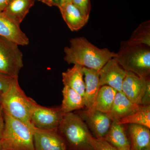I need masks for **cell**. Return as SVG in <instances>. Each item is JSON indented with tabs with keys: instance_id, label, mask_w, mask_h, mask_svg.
Masks as SVG:
<instances>
[{
	"instance_id": "obj_25",
	"label": "cell",
	"mask_w": 150,
	"mask_h": 150,
	"mask_svg": "<svg viewBox=\"0 0 150 150\" xmlns=\"http://www.w3.org/2000/svg\"><path fill=\"white\" fill-rule=\"evenodd\" d=\"M93 143L95 150H118L103 138L93 137Z\"/></svg>"
},
{
	"instance_id": "obj_28",
	"label": "cell",
	"mask_w": 150,
	"mask_h": 150,
	"mask_svg": "<svg viewBox=\"0 0 150 150\" xmlns=\"http://www.w3.org/2000/svg\"><path fill=\"white\" fill-rule=\"evenodd\" d=\"M5 124V113L4 108L0 103V140L1 139L2 136L4 129Z\"/></svg>"
},
{
	"instance_id": "obj_21",
	"label": "cell",
	"mask_w": 150,
	"mask_h": 150,
	"mask_svg": "<svg viewBox=\"0 0 150 150\" xmlns=\"http://www.w3.org/2000/svg\"><path fill=\"white\" fill-rule=\"evenodd\" d=\"M117 91L108 86H101L93 104L89 109L108 113L110 111Z\"/></svg>"
},
{
	"instance_id": "obj_29",
	"label": "cell",
	"mask_w": 150,
	"mask_h": 150,
	"mask_svg": "<svg viewBox=\"0 0 150 150\" xmlns=\"http://www.w3.org/2000/svg\"><path fill=\"white\" fill-rule=\"evenodd\" d=\"M40 1L49 6H54L58 8L61 6L62 3V0H40Z\"/></svg>"
},
{
	"instance_id": "obj_33",
	"label": "cell",
	"mask_w": 150,
	"mask_h": 150,
	"mask_svg": "<svg viewBox=\"0 0 150 150\" xmlns=\"http://www.w3.org/2000/svg\"><path fill=\"white\" fill-rule=\"evenodd\" d=\"M33 1H40V0H33Z\"/></svg>"
},
{
	"instance_id": "obj_15",
	"label": "cell",
	"mask_w": 150,
	"mask_h": 150,
	"mask_svg": "<svg viewBox=\"0 0 150 150\" xmlns=\"http://www.w3.org/2000/svg\"><path fill=\"white\" fill-rule=\"evenodd\" d=\"M59 8L64 21L71 31L79 30L88 21L89 18L84 16L72 2L63 4Z\"/></svg>"
},
{
	"instance_id": "obj_9",
	"label": "cell",
	"mask_w": 150,
	"mask_h": 150,
	"mask_svg": "<svg viewBox=\"0 0 150 150\" xmlns=\"http://www.w3.org/2000/svg\"><path fill=\"white\" fill-rule=\"evenodd\" d=\"M35 150H67L64 139L57 130H47L33 126Z\"/></svg>"
},
{
	"instance_id": "obj_13",
	"label": "cell",
	"mask_w": 150,
	"mask_h": 150,
	"mask_svg": "<svg viewBox=\"0 0 150 150\" xmlns=\"http://www.w3.org/2000/svg\"><path fill=\"white\" fill-rule=\"evenodd\" d=\"M140 105L132 102L122 91H117L107 114L112 121H118L136 112Z\"/></svg>"
},
{
	"instance_id": "obj_27",
	"label": "cell",
	"mask_w": 150,
	"mask_h": 150,
	"mask_svg": "<svg viewBox=\"0 0 150 150\" xmlns=\"http://www.w3.org/2000/svg\"><path fill=\"white\" fill-rule=\"evenodd\" d=\"M141 105H150V83L148 84L146 91L142 98Z\"/></svg>"
},
{
	"instance_id": "obj_20",
	"label": "cell",
	"mask_w": 150,
	"mask_h": 150,
	"mask_svg": "<svg viewBox=\"0 0 150 150\" xmlns=\"http://www.w3.org/2000/svg\"><path fill=\"white\" fill-rule=\"evenodd\" d=\"M62 93L63 99L60 107L64 114L81 110L85 107L83 96L73 89L64 86Z\"/></svg>"
},
{
	"instance_id": "obj_32",
	"label": "cell",
	"mask_w": 150,
	"mask_h": 150,
	"mask_svg": "<svg viewBox=\"0 0 150 150\" xmlns=\"http://www.w3.org/2000/svg\"><path fill=\"white\" fill-rule=\"evenodd\" d=\"M0 150H3L1 142L0 140Z\"/></svg>"
},
{
	"instance_id": "obj_17",
	"label": "cell",
	"mask_w": 150,
	"mask_h": 150,
	"mask_svg": "<svg viewBox=\"0 0 150 150\" xmlns=\"http://www.w3.org/2000/svg\"><path fill=\"white\" fill-rule=\"evenodd\" d=\"M118 150H130L131 144L124 125L112 121L110 129L103 138Z\"/></svg>"
},
{
	"instance_id": "obj_6",
	"label": "cell",
	"mask_w": 150,
	"mask_h": 150,
	"mask_svg": "<svg viewBox=\"0 0 150 150\" xmlns=\"http://www.w3.org/2000/svg\"><path fill=\"white\" fill-rule=\"evenodd\" d=\"M23 56L18 44L0 36V73L18 76L23 66Z\"/></svg>"
},
{
	"instance_id": "obj_26",
	"label": "cell",
	"mask_w": 150,
	"mask_h": 150,
	"mask_svg": "<svg viewBox=\"0 0 150 150\" xmlns=\"http://www.w3.org/2000/svg\"><path fill=\"white\" fill-rule=\"evenodd\" d=\"M15 77L0 73V92L5 91Z\"/></svg>"
},
{
	"instance_id": "obj_14",
	"label": "cell",
	"mask_w": 150,
	"mask_h": 150,
	"mask_svg": "<svg viewBox=\"0 0 150 150\" xmlns=\"http://www.w3.org/2000/svg\"><path fill=\"white\" fill-rule=\"evenodd\" d=\"M126 125L131 150H150V129L137 124Z\"/></svg>"
},
{
	"instance_id": "obj_22",
	"label": "cell",
	"mask_w": 150,
	"mask_h": 150,
	"mask_svg": "<svg viewBox=\"0 0 150 150\" xmlns=\"http://www.w3.org/2000/svg\"><path fill=\"white\" fill-rule=\"evenodd\" d=\"M116 121L123 125L135 124L150 129V105H140L134 113Z\"/></svg>"
},
{
	"instance_id": "obj_5",
	"label": "cell",
	"mask_w": 150,
	"mask_h": 150,
	"mask_svg": "<svg viewBox=\"0 0 150 150\" xmlns=\"http://www.w3.org/2000/svg\"><path fill=\"white\" fill-rule=\"evenodd\" d=\"M4 113L5 124L0 140L3 150H35L32 124L15 119L5 111Z\"/></svg>"
},
{
	"instance_id": "obj_1",
	"label": "cell",
	"mask_w": 150,
	"mask_h": 150,
	"mask_svg": "<svg viewBox=\"0 0 150 150\" xmlns=\"http://www.w3.org/2000/svg\"><path fill=\"white\" fill-rule=\"evenodd\" d=\"M64 52V59L69 64L79 65L98 71L117 55L107 48H98L83 37L71 39L69 47H65Z\"/></svg>"
},
{
	"instance_id": "obj_16",
	"label": "cell",
	"mask_w": 150,
	"mask_h": 150,
	"mask_svg": "<svg viewBox=\"0 0 150 150\" xmlns=\"http://www.w3.org/2000/svg\"><path fill=\"white\" fill-rule=\"evenodd\" d=\"M85 84L84 95L86 109L91 107L101 87L99 81L98 71L83 67Z\"/></svg>"
},
{
	"instance_id": "obj_2",
	"label": "cell",
	"mask_w": 150,
	"mask_h": 150,
	"mask_svg": "<svg viewBox=\"0 0 150 150\" xmlns=\"http://www.w3.org/2000/svg\"><path fill=\"white\" fill-rule=\"evenodd\" d=\"M0 103L4 111L11 116L31 125L30 116L38 103L28 97L22 89L18 76L14 78L5 91L0 92Z\"/></svg>"
},
{
	"instance_id": "obj_12",
	"label": "cell",
	"mask_w": 150,
	"mask_h": 150,
	"mask_svg": "<svg viewBox=\"0 0 150 150\" xmlns=\"http://www.w3.org/2000/svg\"><path fill=\"white\" fill-rule=\"evenodd\" d=\"M0 36L16 43L18 46L28 45L29 40L21 30L20 25L0 13Z\"/></svg>"
},
{
	"instance_id": "obj_19",
	"label": "cell",
	"mask_w": 150,
	"mask_h": 150,
	"mask_svg": "<svg viewBox=\"0 0 150 150\" xmlns=\"http://www.w3.org/2000/svg\"><path fill=\"white\" fill-rule=\"evenodd\" d=\"M62 76L64 86L69 87L84 96L85 84L83 79V67L74 64L71 68L62 73Z\"/></svg>"
},
{
	"instance_id": "obj_31",
	"label": "cell",
	"mask_w": 150,
	"mask_h": 150,
	"mask_svg": "<svg viewBox=\"0 0 150 150\" xmlns=\"http://www.w3.org/2000/svg\"><path fill=\"white\" fill-rule=\"evenodd\" d=\"M72 0H62L61 5L63 4H66V3L72 2Z\"/></svg>"
},
{
	"instance_id": "obj_23",
	"label": "cell",
	"mask_w": 150,
	"mask_h": 150,
	"mask_svg": "<svg viewBox=\"0 0 150 150\" xmlns=\"http://www.w3.org/2000/svg\"><path fill=\"white\" fill-rule=\"evenodd\" d=\"M129 43L150 47V20L142 23L134 30L128 40Z\"/></svg>"
},
{
	"instance_id": "obj_11",
	"label": "cell",
	"mask_w": 150,
	"mask_h": 150,
	"mask_svg": "<svg viewBox=\"0 0 150 150\" xmlns=\"http://www.w3.org/2000/svg\"><path fill=\"white\" fill-rule=\"evenodd\" d=\"M149 83V77H140L134 73L127 71L121 91L132 102L141 105L142 98Z\"/></svg>"
},
{
	"instance_id": "obj_10",
	"label": "cell",
	"mask_w": 150,
	"mask_h": 150,
	"mask_svg": "<svg viewBox=\"0 0 150 150\" xmlns=\"http://www.w3.org/2000/svg\"><path fill=\"white\" fill-rule=\"evenodd\" d=\"M126 72L119 65L115 58L110 59L98 71L100 85L109 86L117 91H121Z\"/></svg>"
},
{
	"instance_id": "obj_3",
	"label": "cell",
	"mask_w": 150,
	"mask_h": 150,
	"mask_svg": "<svg viewBox=\"0 0 150 150\" xmlns=\"http://www.w3.org/2000/svg\"><path fill=\"white\" fill-rule=\"evenodd\" d=\"M57 131L65 141L67 150H95L93 136L76 112L65 114Z\"/></svg>"
},
{
	"instance_id": "obj_8",
	"label": "cell",
	"mask_w": 150,
	"mask_h": 150,
	"mask_svg": "<svg viewBox=\"0 0 150 150\" xmlns=\"http://www.w3.org/2000/svg\"><path fill=\"white\" fill-rule=\"evenodd\" d=\"M83 120L96 138H104L110 129L112 121L107 113L98 110L86 109L76 112Z\"/></svg>"
},
{
	"instance_id": "obj_7",
	"label": "cell",
	"mask_w": 150,
	"mask_h": 150,
	"mask_svg": "<svg viewBox=\"0 0 150 150\" xmlns=\"http://www.w3.org/2000/svg\"><path fill=\"white\" fill-rule=\"evenodd\" d=\"M64 114L60 106L46 107L38 104L30 116V123L38 129L57 130Z\"/></svg>"
},
{
	"instance_id": "obj_4",
	"label": "cell",
	"mask_w": 150,
	"mask_h": 150,
	"mask_svg": "<svg viewBox=\"0 0 150 150\" xmlns=\"http://www.w3.org/2000/svg\"><path fill=\"white\" fill-rule=\"evenodd\" d=\"M116 54L115 58L118 64L126 71L140 77H149L150 47L124 41L121 42L120 50Z\"/></svg>"
},
{
	"instance_id": "obj_18",
	"label": "cell",
	"mask_w": 150,
	"mask_h": 150,
	"mask_svg": "<svg viewBox=\"0 0 150 150\" xmlns=\"http://www.w3.org/2000/svg\"><path fill=\"white\" fill-rule=\"evenodd\" d=\"M34 3L33 0H11L2 13L20 25Z\"/></svg>"
},
{
	"instance_id": "obj_30",
	"label": "cell",
	"mask_w": 150,
	"mask_h": 150,
	"mask_svg": "<svg viewBox=\"0 0 150 150\" xmlns=\"http://www.w3.org/2000/svg\"><path fill=\"white\" fill-rule=\"evenodd\" d=\"M11 0H0V13L6 8Z\"/></svg>"
},
{
	"instance_id": "obj_24",
	"label": "cell",
	"mask_w": 150,
	"mask_h": 150,
	"mask_svg": "<svg viewBox=\"0 0 150 150\" xmlns=\"http://www.w3.org/2000/svg\"><path fill=\"white\" fill-rule=\"evenodd\" d=\"M72 2L84 16L89 18L91 10L90 0H72Z\"/></svg>"
},
{
	"instance_id": "obj_34",
	"label": "cell",
	"mask_w": 150,
	"mask_h": 150,
	"mask_svg": "<svg viewBox=\"0 0 150 150\" xmlns=\"http://www.w3.org/2000/svg\"></svg>"
}]
</instances>
